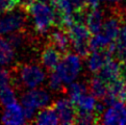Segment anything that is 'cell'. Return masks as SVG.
<instances>
[{
  "label": "cell",
  "mask_w": 126,
  "mask_h": 125,
  "mask_svg": "<svg viewBox=\"0 0 126 125\" xmlns=\"http://www.w3.org/2000/svg\"><path fill=\"white\" fill-rule=\"evenodd\" d=\"M11 84L15 91H23L39 88L46 79V71L41 64L21 62L12 67Z\"/></svg>",
  "instance_id": "6da1fadb"
},
{
  "label": "cell",
  "mask_w": 126,
  "mask_h": 125,
  "mask_svg": "<svg viewBox=\"0 0 126 125\" xmlns=\"http://www.w3.org/2000/svg\"><path fill=\"white\" fill-rule=\"evenodd\" d=\"M27 14L32 18L34 31L40 35L47 34L55 25V11L53 6L48 2L38 1L37 0L29 7Z\"/></svg>",
  "instance_id": "7a4b0ae2"
},
{
  "label": "cell",
  "mask_w": 126,
  "mask_h": 125,
  "mask_svg": "<svg viewBox=\"0 0 126 125\" xmlns=\"http://www.w3.org/2000/svg\"><path fill=\"white\" fill-rule=\"evenodd\" d=\"M66 31L71 42V49L79 56L85 57L90 52L89 41L92 35L85 23L83 21H74Z\"/></svg>",
  "instance_id": "3957f363"
},
{
  "label": "cell",
  "mask_w": 126,
  "mask_h": 125,
  "mask_svg": "<svg viewBox=\"0 0 126 125\" xmlns=\"http://www.w3.org/2000/svg\"><path fill=\"white\" fill-rule=\"evenodd\" d=\"M81 69V56H79L75 52L73 53L69 51L63 54L62 60L60 61L54 71L61 77L64 84H70L71 82L75 81V79L78 77Z\"/></svg>",
  "instance_id": "277c9868"
},
{
  "label": "cell",
  "mask_w": 126,
  "mask_h": 125,
  "mask_svg": "<svg viewBox=\"0 0 126 125\" xmlns=\"http://www.w3.org/2000/svg\"><path fill=\"white\" fill-rule=\"evenodd\" d=\"M27 12L16 7L10 12L3 13L0 17V35L11 34L26 30Z\"/></svg>",
  "instance_id": "5b68a950"
},
{
  "label": "cell",
  "mask_w": 126,
  "mask_h": 125,
  "mask_svg": "<svg viewBox=\"0 0 126 125\" xmlns=\"http://www.w3.org/2000/svg\"><path fill=\"white\" fill-rule=\"evenodd\" d=\"M20 102L22 108L24 109H41L51 103V96L44 89H29L21 94Z\"/></svg>",
  "instance_id": "8992f818"
},
{
  "label": "cell",
  "mask_w": 126,
  "mask_h": 125,
  "mask_svg": "<svg viewBox=\"0 0 126 125\" xmlns=\"http://www.w3.org/2000/svg\"><path fill=\"white\" fill-rule=\"evenodd\" d=\"M51 106L57 115L58 123L64 125L75 124L77 110L69 98H60L53 102Z\"/></svg>",
  "instance_id": "52a82bcc"
},
{
  "label": "cell",
  "mask_w": 126,
  "mask_h": 125,
  "mask_svg": "<svg viewBox=\"0 0 126 125\" xmlns=\"http://www.w3.org/2000/svg\"><path fill=\"white\" fill-rule=\"evenodd\" d=\"M99 123L102 124H126V102L117 101L106 106L100 116Z\"/></svg>",
  "instance_id": "ba28073f"
},
{
  "label": "cell",
  "mask_w": 126,
  "mask_h": 125,
  "mask_svg": "<svg viewBox=\"0 0 126 125\" xmlns=\"http://www.w3.org/2000/svg\"><path fill=\"white\" fill-rule=\"evenodd\" d=\"M124 67L125 66L122 62L111 56L106 61L105 64L103 65L101 70L95 75H97L98 77H100L103 81H105L107 84H110V82L115 81V80L119 79L123 76Z\"/></svg>",
  "instance_id": "9c48e42d"
},
{
  "label": "cell",
  "mask_w": 126,
  "mask_h": 125,
  "mask_svg": "<svg viewBox=\"0 0 126 125\" xmlns=\"http://www.w3.org/2000/svg\"><path fill=\"white\" fill-rule=\"evenodd\" d=\"M62 56L63 53L61 51H58L50 43H47L42 48L41 55H40V64L45 70L50 72V71L55 70L56 66L62 60Z\"/></svg>",
  "instance_id": "30bf717a"
},
{
  "label": "cell",
  "mask_w": 126,
  "mask_h": 125,
  "mask_svg": "<svg viewBox=\"0 0 126 125\" xmlns=\"http://www.w3.org/2000/svg\"><path fill=\"white\" fill-rule=\"evenodd\" d=\"M122 14H114L110 17H107L103 21L100 32L106 37L110 42H115L118 35L120 28L122 26Z\"/></svg>",
  "instance_id": "8fae6325"
},
{
  "label": "cell",
  "mask_w": 126,
  "mask_h": 125,
  "mask_svg": "<svg viewBox=\"0 0 126 125\" xmlns=\"http://www.w3.org/2000/svg\"><path fill=\"white\" fill-rule=\"evenodd\" d=\"M1 122L4 124H24L26 120L24 117V111L22 105L15 102L11 105L5 106L1 115Z\"/></svg>",
  "instance_id": "7c38bea8"
},
{
  "label": "cell",
  "mask_w": 126,
  "mask_h": 125,
  "mask_svg": "<svg viewBox=\"0 0 126 125\" xmlns=\"http://www.w3.org/2000/svg\"><path fill=\"white\" fill-rule=\"evenodd\" d=\"M112 55L106 50H93L90 51L85 56L87 59V67L89 71L93 74H97L101 70L106 61Z\"/></svg>",
  "instance_id": "4fadbf2b"
},
{
  "label": "cell",
  "mask_w": 126,
  "mask_h": 125,
  "mask_svg": "<svg viewBox=\"0 0 126 125\" xmlns=\"http://www.w3.org/2000/svg\"><path fill=\"white\" fill-rule=\"evenodd\" d=\"M51 45L54 46L58 51H61L63 54L69 52L71 49V42L69 35L65 29L57 27L56 29L52 30L49 34V42Z\"/></svg>",
  "instance_id": "5bb4252c"
},
{
  "label": "cell",
  "mask_w": 126,
  "mask_h": 125,
  "mask_svg": "<svg viewBox=\"0 0 126 125\" xmlns=\"http://www.w3.org/2000/svg\"><path fill=\"white\" fill-rule=\"evenodd\" d=\"M103 21H104V15L102 11L98 10V7L89 10L84 17V23L91 34L98 33L101 30Z\"/></svg>",
  "instance_id": "9a60e30c"
},
{
  "label": "cell",
  "mask_w": 126,
  "mask_h": 125,
  "mask_svg": "<svg viewBox=\"0 0 126 125\" xmlns=\"http://www.w3.org/2000/svg\"><path fill=\"white\" fill-rule=\"evenodd\" d=\"M32 123L40 125H55L58 124V118L52 106L47 105L39 109V111L34 116Z\"/></svg>",
  "instance_id": "2e32d148"
},
{
  "label": "cell",
  "mask_w": 126,
  "mask_h": 125,
  "mask_svg": "<svg viewBox=\"0 0 126 125\" xmlns=\"http://www.w3.org/2000/svg\"><path fill=\"white\" fill-rule=\"evenodd\" d=\"M117 60L126 67V25H122L115 40V52Z\"/></svg>",
  "instance_id": "e0dca14e"
},
{
  "label": "cell",
  "mask_w": 126,
  "mask_h": 125,
  "mask_svg": "<svg viewBox=\"0 0 126 125\" xmlns=\"http://www.w3.org/2000/svg\"><path fill=\"white\" fill-rule=\"evenodd\" d=\"M87 86H88V92L95 98H97L98 100H101L106 95L107 88H109V84L105 81H103L97 75L91 78V80L89 81Z\"/></svg>",
  "instance_id": "ac0fdd59"
},
{
  "label": "cell",
  "mask_w": 126,
  "mask_h": 125,
  "mask_svg": "<svg viewBox=\"0 0 126 125\" xmlns=\"http://www.w3.org/2000/svg\"><path fill=\"white\" fill-rule=\"evenodd\" d=\"M15 50L6 39L0 35V66H7L13 62Z\"/></svg>",
  "instance_id": "d6986e66"
},
{
  "label": "cell",
  "mask_w": 126,
  "mask_h": 125,
  "mask_svg": "<svg viewBox=\"0 0 126 125\" xmlns=\"http://www.w3.org/2000/svg\"><path fill=\"white\" fill-rule=\"evenodd\" d=\"M87 93H88V86L82 82H74V81L71 82L68 87V90H67L68 98L74 105Z\"/></svg>",
  "instance_id": "ffe728a7"
},
{
  "label": "cell",
  "mask_w": 126,
  "mask_h": 125,
  "mask_svg": "<svg viewBox=\"0 0 126 125\" xmlns=\"http://www.w3.org/2000/svg\"><path fill=\"white\" fill-rule=\"evenodd\" d=\"M98 99L91 95L89 92L80 98L75 104L77 111H85V113H95V108ZM96 114V113H95ZM98 116V115H97Z\"/></svg>",
  "instance_id": "44dd1931"
},
{
  "label": "cell",
  "mask_w": 126,
  "mask_h": 125,
  "mask_svg": "<svg viewBox=\"0 0 126 125\" xmlns=\"http://www.w3.org/2000/svg\"><path fill=\"white\" fill-rule=\"evenodd\" d=\"M50 4L53 6L56 15V21L64 16L73 14V6L70 0H50ZM56 24V22H55Z\"/></svg>",
  "instance_id": "7402d4cb"
},
{
  "label": "cell",
  "mask_w": 126,
  "mask_h": 125,
  "mask_svg": "<svg viewBox=\"0 0 126 125\" xmlns=\"http://www.w3.org/2000/svg\"><path fill=\"white\" fill-rule=\"evenodd\" d=\"M17 102V96L15 89L12 86H6L0 89V104L4 108Z\"/></svg>",
  "instance_id": "603a6c76"
},
{
  "label": "cell",
  "mask_w": 126,
  "mask_h": 125,
  "mask_svg": "<svg viewBox=\"0 0 126 125\" xmlns=\"http://www.w3.org/2000/svg\"><path fill=\"white\" fill-rule=\"evenodd\" d=\"M48 86L50 88V90H52L53 92H61L64 90V82H63V80L54 70L49 72Z\"/></svg>",
  "instance_id": "cb8c5ba5"
},
{
  "label": "cell",
  "mask_w": 126,
  "mask_h": 125,
  "mask_svg": "<svg viewBox=\"0 0 126 125\" xmlns=\"http://www.w3.org/2000/svg\"><path fill=\"white\" fill-rule=\"evenodd\" d=\"M17 7L16 0H0V16Z\"/></svg>",
  "instance_id": "d4e9b609"
},
{
  "label": "cell",
  "mask_w": 126,
  "mask_h": 125,
  "mask_svg": "<svg viewBox=\"0 0 126 125\" xmlns=\"http://www.w3.org/2000/svg\"><path fill=\"white\" fill-rule=\"evenodd\" d=\"M16 1H17V7L27 12L29 10V7L32 5L37 0H16Z\"/></svg>",
  "instance_id": "484cf974"
},
{
  "label": "cell",
  "mask_w": 126,
  "mask_h": 125,
  "mask_svg": "<svg viewBox=\"0 0 126 125\" xmlns=\"http://www.w3.org/2000/svg\"><path fill=\"white\" fill-rule=\"evenodd\" d=\"M85 3H87L88 7L90 10H92V8H97L99 6V2H100V0H84Z\"/></svg>",
  "instance_id": "4316f807"
},
{
  "label": "cell",
  "mask_w": 126,
  "mask_h": 125,
  "mask_svg": "<svg viewBox=\"0 0 126 125\" xmlns=\"http://www.w3.org/2000/svg\"><path fill=\"white\" fill-rule=\"evenodd\" d=\"M103 1H107V2H119L120 0H103Z\"/></svg>",
  "instance_id": "83f0119b"
},
{
  "label": "cell",
  "mask_w": 126,
  "mask_h": 125,
  "mask_svg": "<svg viewBox=\"0 0 126 125\" xmlns=\"http://www.w3.org/2000/svg\"><path fill=\"white\" fill-rule=\"evenodd\" d=\"M125 19H126V12H125Z\"/></svg>",
  "instance_id": "f1b7e54d"
}]
</instances>
